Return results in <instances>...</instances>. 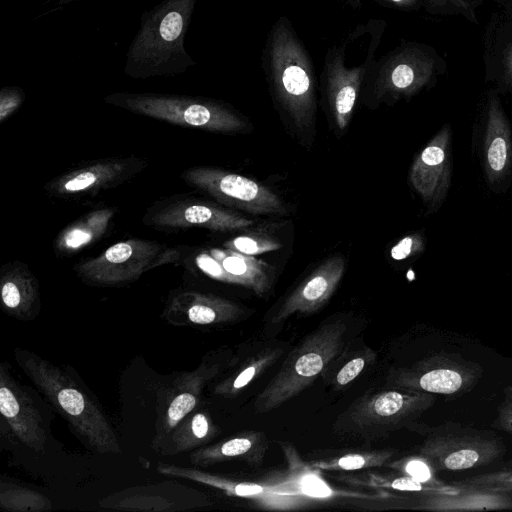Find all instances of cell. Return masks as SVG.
I'll list each match as a JSON object with an SVG mask.
<instances>
[{
	"mask_svg": "<svg viewBox=\"0 0 512 512\" xmlns=\"http://www.w3.org/2000/svg\"><path fill=\"white\" fill-rule=\"evenodd\" d=\"M261 62L279 110L295 128L309 131L317 111V77L311 56L287 17H279L270 28Z\"/></svg>",
	"mask_w": 512,
	"mask_h": 512,
	"instance_id": "cell-1",
	"label": "cell"
},
{
	"mask_svg": "<svg viewBox=\"0 0 512 512\" xmlns=\"http://www.w3.org/2000/svg\"><path fill=\"white\" fill-rule=\"evenodd\" d=\"M14 357L39 392L68 422L88 449L99 454L122 452L102 407L70 373L25 349L16 348Z\"/></svg>",
	"mask_w": 512,
	"mask_h": 512,
	"instance_id": "cell-2",
	"label": "cell"
},
{
	"mask_svg": "<svg viewBox=\"0 0 512 512\" xmlns=\"http://www.w3.org/2000/svg\"><path fill=\"white\" fill-rule=\"evenodd\" d=\"M197 0H163L142 13L126 53L124 73L133 79L183 74L196 62L184 40Z\"/></svg>",
	"mask_w": 512,
	"mask_h": 512,
	"instance_id": "cell-3",
	"label": "cell"
},
{
	"mask_svg": "<svg viewBox=\"0 0 512 512\" xmlns=\"http://www.w3.org/2000/svg\"><path fill=\"white\" fill-rule=\"evenodd\" d=\"M347 323L342 319L322 323L286 357L279 371L257 396L254 408L264 413L300 394L339 355L345 346Z\"/></svg>",
	"mask_w": 512,
	"mask_h": 512,
	"instance_id": "cell-4",
	"label": "cell"
},
{
	"mask_svg": "<svg viewBox=\"0 0 512 512\" xmlns=\"http://www.w3.org/2000/svg\"><path fill=\"white\" fill-rule=\"evenodd\" d=\"M434 403V394L402 388L369 393L341 413L333 429L365 442L377 441L402 428H411Z\"/></svg>",
	"mask_w": 512,
	"mask_h": 512,
	"instance_id": "cell-5",
	"label": "cell"
},
{
	"mask_svg": "<svg viewBox=\"0 0 512 512\" xmlns=\"http://www.w3.org/2000/svg\"><path fill=\"white\" fill-rule=\"evenodd\" d=\"M104 101L139 115L183 127L221 133H237L247 127V122L232 108L205 97L115 92L107 95Z\"/></svg>",
	"mask_w": 512,
	"mask_h": 512,
	"instance_id": "cell-6",
	"label": "cell"
},
{
	"mask_svg": "<svg viewBox=\"0 0 512 512\" xmlns=\"http://www.w3.org/2000/svg\"><path fill=\"white\" fill-rule=\"evenodd\" d=\"M419 447L435 472L462 471L490 465L502 459L507 446L501 436L490 430L459 423L426 427Z\"/></svg>",
	"mask_w": 512,
	"mask_h": 512,
	"instance_id": "cell-7",
	"label": "cell"
},
{
	"mask_svg": "<svg viewBox=\"0 0 512 512\" xmlns=\"http://www.w3.org/2000/svg\"><path fill=\"white\" fill-rule=\"evenodd\" d=\"M181 178L192 188L218 202L259 215H285L287 207L268 187L248 177L223 169L196 166L182 172Z\"/></svg>",
	"mask_w": 512,
	"mask_h": 512,
	"instance_id": "cell-8",
	"label": "cell"
},
{
	"mask_svg": "<svg viewBox=\"0 0 512 512\" xmlns=\"http://www.w3.org/2000/svg\"><path fill=\"white\" fill-rule=\"evenodd\" d=\"M483 367L456 353H437L400 368L391 375L394 388L448 397L470 392L481 380Z\"/></svg>",
	"mask_w": 512,
	"mask_h": 512,
	"instance_id": "cell-9",
	"label": "cell"
},
{
	"mask_svg": "<svg viewBox=\"0 0 512 512\" xmlns=\"http://www.w3.org/2000/svg\"><path fill=\"white\" fill-rule=\"evenodd\" d=\"M165 246L155 241L130 239L107 248L99 256L75 266L85 282L99 286L123 285L135 281L159 264Z\"/></svg>",
	"mask_w": 512,
	"mask_h": 512,
	"instance_id": "cell-10",
	"label": "cell"
},
{
	"mask_svg": "<svg viewBox=\"0 0 512 512\" xmlns=\"http://www.w3.org/2000/svg\"><path fill=\"white\" fill-rule=\"evenodd\" d=\"M433 58L416 45L398 47L374 61L365 79L378 100L412 96L431 79Z\"/></svg>",
	"mask_w": 512,
	"mask_h": 512,
	"instance_id": "cell-11",
	"label": "cell"
},
{
	"mask_svg": "<svg viewBox=\"0 0 512 512\" xmlns=\"http://www.w3.org/2000/svg\"><path fill=\"white\" fill-rule=\"evenodd\" d=\"M378 42L371 41L364 62L352 68L346 67L344 45H334L326 52L320 80L326 104L340 130L350 122L361 87L375 61Z\"/></svg>",
	"mask_w": 512,
	"mask_h": 512,
	"instance_id": "cell-12",
	"label": "cell"
},
{
	"mask_svg": "<svg viewBox=\"0 0 512 512\" xmlns=\"http://www.w3.org/2000/svg\"><path fill=\"white\" fill-rule=\"evenodd\" d=\"M158 473L198 482L224 492L228 496L244 498L268 510H296L311 503L312 497L295 488L239 481L211 474L196 468L160 462Z\"/></svg>",
	"mask_w": 512,
	"mask_h": 512,
	"instance_id": "cell-13",
	"label": "cell"
},
{
	"mask_svg": "<svg viewBox=\"0 0 512 512\" xmlns=\"http://www.w3.org/2000/svg\"><path fill=\"white\" fill-rule=\"evenodd\" d=\"M454 493L421 495L419 509L469 511L512 508V472L475 476L455 483Z\"/></svg>",
	"mask_w": 512,
	"mask_h": 512,
	"instance_id": "cell-14",
	"label": "cell"
},
{
	"mask_svg": "<svg viewBox=\"0 0 512 512\" xmlns=\"http://www.w3.org/2000/svg\"><path fill=\"white\" fill-rule=\"evenodd\" d=\"M144 222L161 230L205 228L218 232L242 230L254 224L253 220L237 212L188 199L154 205L148 210Z\"/></svg>",
	"mask_w": 512,
	"mask_h": 512,
	"instance_id": "cell-15",
	"label": "cell"
},
{
	"mask_svg": "<svg viewBox=\"0 0 512 512\" xmlns=\"http://www.w3.org/2000/svg\"><path fill=\"white\" fill-rule=\"evenodd\" d=\"M143 167L144 162L136 158L97 160L58 176L45 188L55 197H83L115 187Z\"/></svg>",
	"mask_w": 512,
	"mask_h": 512,
	"instance_id": "cell-16",
	"label": "cell"
},
{
	"mask_svg": "<svg viewBox=\"0 0 512 512\" xmlns=\"http://www.w3.org/2000/svg\"><path fill=\"white\" fill-rule=\"evenodd\" d=\"M0 412L23 444L36 452L45 449L47 430L43 417L5 362L0 365Z\"/></svg>",
	"mask_w": 512,
	"mask_h": 512,
	"instance_id": "cell-17",
	"label": "cell"
},
{
	"mask_svg": "<svg viewBox=\"0 0 512 512\" xmlns=\"http://www.w3.org/2000/svg\"><path fill=\"white\" fill-rule=\"evenodd\" d=\"M345 271V260L337 255L322 262L287 295L269 323L284 322L296 313L309 314L320 309L333 295Z\"/></svg>",
	"mask_w": 512,
	"mask_h": 512,
	"instance_id": "cell-18",
	"label": "cell"
},
{
	"mask_svg": "<svg viewBox=\"0 0 512 512\" xmlns=\"http://www.w3.org/2000/svg\"><path fill=\"white\" fill-rule=\"evenodd\" d=\"M449 128H443L415 159L410 181L426 203L442 201L449 184Z\"/></svg>",
	"mask_w": 512,
	"mask_h": 512,
	"instance_id": "cell-19",
	"label": "cell"
},
{
	"mask_svg": "<svg viewBox=\"0 0 512 512\" xmlns=\"http://www.w3.org/2000/svg\"><path fill=\"white\" fill-rule=\"evenodd\" d=\"M246 310L230 300L212 294L184 292L169 303L165 315L174 325H217L244 317Z\"/></svg>",
	"mask_w": 512,
	"mask_h": 512,
	"instance_id": "cell-20",
	"label": "cell"
},
{
	"mask_svg": "<svg viewBox=\"0 0 512 512\" xmlns=\"http://www.w3.org/2000/svg\"><path fill=\"white\" fill-rule=\"evenodd\" d=\"M219 370V364L203 362L197 370L179 379L161 418L154 447L161 446L177 425L195 409L204 385Z\"/></svg>",
	"mask_w": 512,
	"mask_h": 512,
	"instance_id": "cell-21",
	"label": "cell"
},
{
	"mask_svg": "<svg viewBox=\"0 0 512 512\" xmlns=\"http://www.w3.org/2000/svg\"><path fill=\"white\" fill-rule=\"evenodd\" d=\"M268 442L263 432L243 431L216 444L200 447L190 455L195 466L206 467L228 460H242L252 466H260L265 457Z\"/></svg>",
	"mask_w": 512,
	"mask_h": 512,
	"instance_id": "cell-22",
	"label": "cell"
},
{
	"mask_svg": "<svg viewBox=\"0 0 512 512\" xmlns=\"http://www.w3.org/2000/svg\"><path fill=\"white\" fill-rule=\"evenodd\" d=\"M226 275V283L251 289L258 296L267 294L274 281L273 267L261 259L230 249H211Z\"/></svg>",
	"mask_w": 512,
	"mask_h": 512,
	"instance_id": "cell-23",
	"label": "cell"
},
{
	"mask_svg": "<svg viewBox=\"0 0 512 512\" xmlns=\"http://www.w3.org/2000/svg\"><path fill=\"white\" fill-rule=\"evenodd\" d=\"M1 301L9 315L27 320L34 317L39 307L38 283L28 268L15 263L1 277Z\"/></svg>",
	"mask_w": 512,
	"mask_h": 512,
	"instance_id": "cell-24",
	"label": "cell"
},
{
	"mask_svg": "<svg viewBox=\"0 0 512 512\" xmlns=\"http://www.w3.org/2000/svg\"><path fill=\"white\" fill-rule=\"evenodd\" d=\"M485 158L487 175L491 181L501 178L512 161L511 131L497 99L491 100L489 105Z\"/></svg>",
	"mask_w": 512,
	"mask_h": 512,
	"instance_id": "cell-25",
	"label": "cell"
},
{
	"mask_svg": "<svg viewBox=\"0 0 512 512\" xmlns=\"http://www.w3.org/2000/svg\"><path fill=\"white\" fill-rule=\"evenodd\" d=\"M115 212L111 208L92 211L63 230L54 246L58 253L69 254L91 244L108 230Z\"/></svg>",
	"mask_w": 512,
	"mask_h": 512,
	"instance_id": "cell-26",
	"label": "cell"
},
{
	"mask_svg": "<svg viewBox=\"0 0 512 512\" xmlns=\"http://www.w3.org/2000/svg\"><path fill=\"white\" fill-rule=\"evenodd\" d=\"M217 428L210 416L203 411L185 417L169 436L163 454L174 455L198 449L217 435Z\"/></svg>",
	"mask_w": 512,
	"mask_h": 512,
	"instance_id": "cell-27",
	"label": "cell"
},
{
	"mask_svg": "<svg viewBox=\"0 0 512 512\" xmlns=\"http://www.w3.org/2000/svg\"><path fill=\"white\" fill-rule=\"evenodd\" d=\"M283 354L281 347H267L250 356L234 374L219 382L214 393L232 397L258 378Z\"/></svg>",
	"mask_w": 512,
	"mask_h": 512,
	"instance_id": "cell-28",
	"label": "cell"
},
{
	"mask_svg": "<svg viewBox=\"0 0 512 512\" xmlns=\"http://www.w3.org/2000/svg\"><path fill=\"white\" fill-rule=\"evenodd\" d=\"M349 482L372 487L389 488L403 492H419L421 495L430 493H454L458 491L456 484H430L419 481L409 475L399 473L397 475L368 474L361 477H349ZM420 495V496H421Z\"/></svg>",
	"mask_w": 512,
	"mask_h": 512,
	"instance_id": "cell-29",
	"label": "cell"
},
{
	"mask_svg": "<svg viewBox=\"0 0 512 512\" xmlns=\"http://www.w3.org/2000/svg\"><path fill=\"white\" fill-rule=\"evenodd\" d=\"M395 452L392 450L356 451L336 457L313 461L310 466L327 471H356L388 465Z\"/></svg>",
	"mask_w": 512,
	"mask_h": 512,
	"instance_id": "cell-30",
	"label": "cell"
},
{
	"mask_svg": "<svg viewBox=\"0 0 512 512\" xmlns=\"http://www.w3.org/2000/svg\"><path fill=\"white\" fill-rule=\"evenodd\" d=\"M0 506L8 511L38 512L50 510L52 503L48 497L35 490L2 481Z\"/></svg>",
	"mask_w": 512,
	"mask_h": 512,
	"instance_id": "cell-31",
	"label": "cell"
},
{
	"mask_svg": "<svg viewBox=\"0 0 512 512\" xmlns=\"http://www.w3.org/2000/svg\"><path fill=\"white\" fill-rule=\"evenodd\" d=\"M224 246L227 249L254 256L277 250L282 247V244L274 235L255 230L226 241Z\"/></svg>",
	"mask_w": 512,
	"mask_h": 512,
	"instance_id": "cell-32",
	"label": "cell"
},
{
	"mask_svg": "<svg viewBox=\"0 0 512 512\" xmlns=\"http://www.w3.org/2000/svg\"><path fill=\"white\" fill-rule=\"evenodd\" d=\"M388 465L399 473L409 475L419 481L430 484H443V482L435 478V471L427 460L420 455L403 458Z\"/></svg>",
	"mask_w": 512,
	"mask_h": 512,
	"instance_id": "cell-33",
	"label": "cell"
},
{
	"mask_svg": "<svg viewBox=\"0 0 512 512\" xmlns=\"http://www.w3.org/2000/svg\"><path fill=\"white\" fill-rule=\"evenodd\" d=\"M374 358L375 352L370 349L358 352L339 369L335 376V386L342 388L352 383Z\"/></svg>",
	"mask_w": 512,
	"mask_h": 512,
	"instance_id": "cell-34",
	"label": "cell"
},
{
	"mask_svg": "<svg viewBox=\"0 0 512 512\" xmlns=\"http://www.w3.org/2000/svg\"><path fill=\"white\" fill-rule=\"evenodd\" d=\"M25 92L18 86H4L0 90V121L3 122L23 103Z\"/></svg>",
	"mask_w": 512,
	"mask_h": 512,
	"instance_id": "cell-35",
	"label": "cell"
},
{
	"mask_svg": "<svg viewBox=\"0 0 512 512\" xmlns=\"http://www.w3.org/2000/svg\"><path fill=\"white\" fill-rule=\"evenodd\" d=\"M424 242L419 234H411L397 242L390 251L394 260L407 259L423 250Z\"/></svg>",
	"mask_w": 512,
	"mask_h": 512,
	"instance_id": "cell-36",
	"label": "cell"
},
{
	"mask_svg": "<svg viewBox=\"0 0 512 512\" xmlns=\"http://www.w3.org/2000/svg\"><path fill=\"white\" fill-rule=\"evenodd\" d=\"M499 429L505 430L512 434V401L504 398V401L498 408V417L496 424Z\"/></svg>",
	"mask_w": 512,
	"mask_h": 512,
	"instance_id": "cell-37",
	"label": "cell"
},
{
	"mask_svg": "<svg viewBox=\"0 0 512 512\" xmlns=\"http://www.w3.org/2000/svg\"><path fill=\"white\" fill-rule=\"evenodd\" d=\"M376 2L394 8L405 9L412 7L417 0H375Z\"/></svg>",
	"mask_w": 512,
	"mask_h": 512,
	"instance_id": "cell-38",
	"label": "cell"
},
{
	"mask_svg": "<svg viewBox=\"0 0 512 512\" xmlns=\"http://www.w3.org/2000/svg\"><path fill=\"white\" fill-rule=\"evenodd\" d=\"M431 4L433 5H442L445 2H449L453 4L454 6L461 8V9H467L468 4L465 0H429Z\"/></svg>",
	"mask_w": 512,
	"mask_h": 512,
	"instance_id": "cell-39",
	"label": "cell"
},
{
	"mask_svg": "<svg viewBox=\"0 0 512 512\" xmlns=\"http://www.w3.org/2000/svg\"><path fill=\"white\" fill-rule=\"evenodd\" d=\"M506 68L510 81L512 82V42L508 45L506 51Z\"/></svg>",
	"mask_w": 512,
	"mask_h": 512,
	"instance_id": "cell-40",
	"label": "cell"
},
{
	"mask_svg": "<svg viewBox=\"0 0 512 512\" xmlns=\"http://www.w3.org/2000/svg\"><path fill=\"white\" fill-rule=\"evenodd\" d=\"M504 398L512 401V383L505 388Z\"/></svg>",
	"mask_w": 512,
	"mask_h": 512,
	"instance_id": "cell-41",
	"label": "cell"
},
{
	"mask_svg": "<svg viewBox=\"0 0 512 512\" xmlns=\"http://www.w3.org/2000/svg\"><path fill=\"white\" fill-rule=\"evenodd\" d=\"M76 1H80V0H58L57 4L58 5H66V4H69L72 2H76Z\"/></svg>",
	"mask_w": 512,
	"mask_h": 512,
	"instance_id": "cell-42",
	"label": "cell"
},
{
	"mask_svg": "<svg viewBox=\"0 0 512 512\" xmlns=\"http://www.w3.org/2000/svg\"><path fill=\"white\" fill-rule=\"evenodd\" d=\"M352 6L358 7L360 5V0H347Z\"/></svg>",
	"mask_w": 512,
	"mask_h": 512,
	"instance_id": "cell-43",
	"label": "cell"
}]
</instances>
